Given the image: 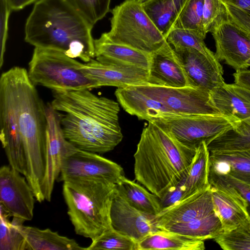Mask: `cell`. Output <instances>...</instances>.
Instances as JSON below:
<instances>
[{
    "label": "cell",
    "instance_id": "6da1fadb",
    "mask_svg": "<svg viewBox=\"0 0 250 250\" xmlns=\"http://www.w3.org/2000/svg\"><path fill=\"white\" fill-rule=\"evenodd\" d=\"M0 127V140L9 165L25 175L36 200L42 202L45 106L25 68L13 67L1 75Z\"/></svg>",
    "mask_w": 250,
    "mask_h": 250
},
{
    "label": "cell",
    "instance_id": "7a4b0ae2",
    "mask_svg": "<svg viewBox=\"0 0 250 250\" xmlns=\"http://www.w3.org/2000/svg\"><path fill=\"white\" fill-rule=\"evenodd\" d=\"M52 92L50 104L59 113L65 138L75 147L104 153L121 142L118 102L88 89Z\"/></svg>",
    "mask_w": 250,
    "mask_h": 250
},
{
    "label": "cell",
    "instance_id": "3957f363",
    "mask_svg": "<svg viewBox=\"0 0 250 250\" xmlns=\"http://www.w3.org/2000/svg\"><path fill=\"white\" fill-rule=\"evenodd\" d=\"M93 26L67 0H39L26 20L24 40L87 62L95 57Z\"/></svg>",
    "mask_w": 250,
    "mask_h": 250
},
{
    "label": "cell",
    "instance_id": "277c9868",
    "mask_svg": "<svg viewBox=\"0 0 250 250\" xmlns=\"http://www.w3.org/2000/svg\"><path fill=\"white\" fill-rule=\"evenodd\" d=\"M195 151L169 131L148 122L134 154L135 180L160 198L186 176Z\"/></svg>",
    "mask_w": 250,
    "mask_h": 250
},
{
    "label": "cell",
    "instance_id": "5b68a950",
    "mask_svg": "<svg viewBox=\"0 0 250 250\" xmlns=\"http://www.w3.org/2000/svg\"><path fill=\"white\" fill-rule=\"evenodd\" d=\"M115 94L126 112L148 122L180 116L220 114L210 104L209 93L197 87L147 83L118 88Z\"/></svg>",
    "mask_w": 250,
    "mask_h": 250
},
{
    "label": "cell",
    "instance_id": "8992f818",
    "mask_svg": "<svg viewBox=\"0 0 250 250\" xmlns=\"http://www.w3.org/2000/svg\"><path fill=\"white\" fill-rule=\"evenodd\" d=\"M63 182L67 214L77 234L93 241L111 228L110 208L116 184L87 179Z\"/></svg>",
    "mask_w": 250,
    "mask_h": 250
},
{
    "label": "cell",
    "instance_id": "52a82bcc",
    "mask_svg": "<svg viewBox=\"0 0 250 250\" xmlns=\"http://www.w3.org/2000/svg\"><path fill=\"white\" fill-rule=\"evenodd\" d=\"M83 65L62 52L35 47L27 72L35 85L43 86L52 91L97 88L82 71Z\"/></svg>",
    "mask_w": 250,
    "mask_h": 250
},
{
    "label": "cell",
    "instance_id": "ba28073f",
    "mask_svg": "<svg viewBox=\"0 0 250 250\" xmlns=\"http://www.w3.org/2000/svg\"><path fill=\"white\" fill-rule=\"evenodd\" d=\"M111 14L110 29L104 33L114 42L151 54L167 41L138 0H125Z\"/></svg>",
    "mask_w": 250,
    "mask_h": 250
},
{
    "label": "cell",
    "instance_id": "9c48e42d",
    "mask_svg": "<svg viewBox=\"0 0 250 250\" xmlns=\"http://www.w3.org/2000/svg\"><path fill=\"white\" fill-rule=\"evenodd\" d=\"M152 122L170 132L183 144L194 148L203 142L207 144L234 123L221 114L180 116Z\"/></svg>",
    "mask_w": 250,
    "mask_h": 250
},
{
    "label": "cell",
    "instance_id": "30bf717a",
    "mask_svg": "<svg viewBox=\"0 0 250 250\" xmlns=\"http://www.w3.org/2000/svg\"><path fill=\"white\" fill-rule=\"evenodd\" d=\"M124 176L120 165L75 146L64 158L58 180H97L117 184Z\"/></svg>",
    "mask_w": 250,
    "mask_h": 250
},
{
    "label": "cell",
    "instance_id": "8fae6325",
    "mask_svg": "<svg viewBox=\"0 0 250 250\" xmlns=\"http://www.w3.org/2000/svg\"><path fill=\"white\" fill-rule=\"evenodd\" d=\"M47 129L45 167L41 189L45 200L51 199L55 182L58 180L63 161L75 147L66 140L62 132L59 113L48 104L45 106Z\"/></svg>",
    "mask_w": 250,
    "mask_h": 250
},
{
    "label": "cell",
    "instance_id": "7c38bea8",
    "mask_svg": "<svg viewBox=\"0 0 250 250\" xmlns=\"http://www.w3.org/2000/svg\"><path fill=\"white\" fill-rule=\"evenodd\" d=\"M215 42V56L235 71L247 69L250 59V40L228 18L226 11L210 29Z\"/></svg>",
    "mask_w": 250,
    "mask_h": 250
},
{
    "label": "cell",
    "instance_id": "4fadbf2b",
    "mask_svg": "<svg viewBox=\"0 0 250 250\" xmlns=\"http://www.w3.org/2000/svg\"><path fill=\"white\" fill-rule=\"evenodd\" d=\"M36 198L25 177L11 167L0 168V203L10 216L31 220Z\"/></svg>",
    "mask_w": 250,
    "mask_h": 250
},
{
    "label": "cell",
    "instance_id": "5bb4252c",
    "mask_svg": "<svg viewBox=\"0 0 250 250\" xmlns=\"http://www.w3.org/2000/svg\"><path fill=\"white\" fill-rule=\"evenodd\" d=\"M209 182L214 210L223 232L230 230L249 216L247 202L235 188L211 171Z\"/></svg>",
    "mask_w": 250,
    "mask_h": 250
},
{
    "label": "cell",
    "instance_id": "9a60e30c",
    "mask_svg": "<svg viewBox=\"0 0 250 250\" xmlns=\"http://www.w3.org/2000/svg\"><path fill=\"white\" fill-rule=\"evenodd\" d=\"M111 227L137 243L158 228L156 215L142 212L132 206L116 188L111 208Z\"/></svg>",
    "mask_w": 250,
    "mask_h": 250
},
{
    "label": "cell",
    "instance_id": "2e32d148",
    "mask_svg": "<svg viewBox=\"0 0 250 250\" xmlns=\"http://www.w3.org/2000/svg\"><path fill=\"white\" fill-rule=\"evenodd\" d=\"M81 70L97 88L104 86L125 88L148 83V70L134 66L104 63L92 59L83 63Z\"/></svg>",
    "mask_w": 250,
    "mask_h": 250
},
{
    "label": "cell",
    "instance_id": "e0dca14e",
    "mask_svg": "<svg viewBox=\"0 0 250 250\" xmlns=\"http://www.w3.org/2000/svg\"><path fill=\"white\" fill-rule=\"evenodd\" d=\"M174 50L193 87L209 93L225 83L219 62L212 61L193 48L181 47Z\"/></svg>",
    "mask_w": 250,
    "mask_h": 250
},
{
    "label": "cell",
    "instance_id": "ac0fdd59",
    "mask_svg": "<svg viewBox=\"0 0 250 250\" xmlns=\"http://www.w3.org/2000/svg\"><path fill=\"white\" fill-rule=\"evenodd\" d=\"M148 75V83L151 84L173 87H193L175 50L167 41L151 54Z\"/></svg>",
    "mask_w": 250,
    "mask_h": 250
},
{
    "label": "cell",
    "instance_id": "d6986e66",
    "mask_svg": "<svg viewBox=\"0 0 250 250\" xmlns=\"http://www.w3.org/2000/svg\"><path fill=\"white\" fill-rule=\"evenodd\" d=\"M214 211L210 186L205 190L162 209L156 215V225L158 229H162L176 224L205 216Z\"/></svg>",
    "mask_w": 250,
    "mask_h": 250
},
{
    "label": "cell",
    "instance_id": "ffe728a7",
    "mask_svg": "<svg viewBox=\"0 0 250 250\" xmlns=\"http://www.w3.org/2000/svg\"><path fill=\"white\" fill-rule=\"evenodd\" d=\"M209 98L219 114L234 122L250 118V88L224 83L209 93Z\"/></svg>",
    "mask_w": 250,
    "mask_h": 250
},
{
    "label": "cell",
    "instance_id": "44dd1931",
    "mask_svg": "<svg viewBox=\"0 0 250 250\" xmlns=\"http://www.w3.org/2000/svg\"><path fill=\"white\" fill-rule=\"evenodd\" d=\"M95 57L102 62L131 65L149 70L151 54L114 42L103 33L94 39Z\"/></svg>",
    "mask_w": 250,
    "mask_h": 250
},
{
    "label": "cell",
    "instance_id": "7402d4cb",
    "mask_svg": "<svg viewBox=\"0 0 250 250\" xmlns=\"http://www.w3.org/2000/svg\"><path fill=\"white\" fill-rule=\"evenodd\" d=\"M22 233L25 241L24 250H86L74 239L49 229L23 226Z\"/></svg>",
    "mask_w": 250,
    "mask_h": 250
},
{
    "label": "cell",
    "instance_id": "603a6c76",
    "mask_svg": "<svg viewBox=\"0 0 250 250\" xmlns=\"http://www.w3.org/2000/svg\"><path fill=\"white\" fill-rule=\"evenodd\" d=\"M188 1L146 0L141 3L146 14L166 38Z\"/></svg>",
    "mask_w": 250,
    "mask_h": 250
},
{
    "label": "cell",
    "instance_id": "cb8c5ba5",
    "mask_svg": "<svg viewBox=\"0 0 250 250\" xmlns=\"http://www.w3.org/2000/svg\"><path fill=\"white\" fill-rule=\"evenodd\" d=\"M204 241L188 238L167 230L152 232L138 243L137 250H204Z\"/></svg>",
    "mask_w": 250,
    "mask_h": 250
},
{
    "label": "cell",
    "instance_id": "d4e9b609",
    "mask_svg": "<svg viewBox=\"0 0 250 250\" xmlns=\"http://www.w3.org/2000/svg\"><path fill=\"white\" fill-rule=\"evenodd\" d=\"M207 145L210 152L250 150V118L234 122Z\"/></svg>",
    "mask_w": 250,
    "mask_h": 250
},
{
    "label": "cell",
    "instance_id": "484cf974",
    "mask_svg": "<svg viewBox=\"0 0 250 250\" xmlns=\"http://www.w3.org/2000/svg\"><path fill=\"white\" fill-rule=\"evenodd\" d=\"M162 230L202 241L214 239L223 232L221 221L215 211L189 222L171 225Z\"/></svg>",
    "mask_w": 250,
    "mask_h": 250
},
{
    "label": "cell",
    "instance_id": "4316f807",
    "mask_svg": "<svg viewBox=\"0 0 250 250\" xmlns=\"http://www.w3.org/2000/svg\"><path fill=\"white\" fill-rule=\"evenodd\" d=\"M209 157L207 144L203 142L196 148L189 171L185 178L184 199L210 187Z\"/></svg>",
    "mask_w": 250,
    "mask_h": 250
},
{
    "label": "cell",
    "instance_id": "83f0119b",
    "mask_svg": "<svg viewBox=\"0 0 250 250\" xmlns=\"http://www.w3.org/2000/svg\"><path fill=\"white\" fill-rule=\"evenodd\" d=\"M116 188L132 206L142 212L157 215L162 209L157 195L125 176L116 184Z\"/></svg>",
    "mask_w": 250,
    "mask_h": 250
},
{
    "label": "cell",
    "instance_id": "f1b7e54d",
    "mask_svg": "<svg viewBox=\"0 0 250 250\" xmlns=\"http://www.w3.org/2000/svg\"><path fill=\"white\" fill-rule=\"evenodd\" d=\"M0 250H24L25 238L22 233L24 220L13 217L0 207Z\"/></svg>",
    "mask_w": 250,
    "mask_h": 250
},
{
    "label": "cell",
    "instance_id": "f546056e",
    "mask_svg": "<svg viewBox=\"0 0 250 250\" xmlns=\"http://www.w3.org/2000/svg\"><path fill=\"white\" fill-rule=\"evenodd\" d=\"M206 36L194 30L173 28L166 37L167 41L174 48L188 47L195 49L214 62H219L215 54L206 45Z\"/></svg>",
    "mask_w": 250,
    "mask_h": 250
},
{
    "label": "cell",
    "instance_id": "4dcf8cb0",
    "mask_svg": "<svg viewBox=\"0 0 250 250\" xmlns=\"http://www.w3.org/2000/svg\"><path fill=\"white\" fill-rule=\"evenodd\" d=\"M224 250H250V216L233 229L214 239Z\"/></svg>",
    "mask_w": 250,
    "mask_h": 250
},
{
    "label": "cell",
    "instance_id": "1f68e13d",
    "mask_svg": "<svg viewBox=\"0 0 250 250\" xmlns=\"http://www.w3.org/2000/svg\"><path fill=\"white\" fill-rule=\"evenodd\" d=\"M216 158L228 162L230 175L250 185V150L210 152Z\"/></svg>",
    "mask_w": 250,
    "mask_h": 250
},
{
    "label": "cell",
    "instance_id": "d6a6232c",
    "mask_svg": "<svg viewBox=\"0 0 250 250\" xmlns=\"http://www.w3.org/2000/svg\"><path fill=\"white\" fill-rule=\"evenodd\" d=\"M138 243L114 229L112 227L104 231L86 250H137Z\"/></svg>",
    "mask_w": 250,
    "mask_h": 250
},
{
    "label": "cell",
    "instance_id": "836d02e7",
    "mask_svg": "<svg viewBox=\"0 0 250 250\" xmlns=\"http://www.w3.org/2000/svg\"><path fill=\"white\" fill-rule=\"evenodd\" d=\"M204 0H188L173 28L188 29L206 34L203 29Z\"/></svg>",
    "mask_w": 250,
    "mask_h": 250
},
{
    "label": "cell",
    "instance_id": "e575fe53",
    "mask_svg": "<svg viewBox=\"0 0 250 250\" xmlns=\"http://www.w3.org/2000/svg\"><path fill=\"white\" fill-rule=\"evenodd\" d=\"M67 0L93 25L109 12L111 1V0Z\"/></svg>",
    "mask_w": 250,
    "mask_h": 250
},
{
    "label": "cell",
    "instance_id": "d590c367",
    "mask_svg": "<svg viewBox=\"0 0 250 250\" xmlns=\"http://www.w3.org/2000/svg\"><path fill=\"white\" fill-rule=\"evenodd\" d=\"M225 12L224 5L219 0H204L202 25L206 35L214 22Z\"/></svg>",
    "mask_w": 250,
    "mask_h": 250
},
{
    "label": "cell",
    "instance_id": "8d00e7d4",
    "mask_svg": "<svg viewBox=\"0 0 250 250\" xmlns=\"http://www.w3.org/2000/svg\"><path fill=\"white\" fill-rule=\"evenodd\" d=\"M0 67L4 62V55L8 37V20L12 11L7 0H0Z\"/></svg>",
    "mask_w": 250,
    "mask_h": 250
},
{
    "label": "cell",
    "instance_id": "74e56055",
    "mask_svg": "<svg viewBox=\"0 0 250 250\" xmlns=\"http://www.w3.org/2000/svg\"><path fill=\"white\" fill-rule=\"evenodd\" d=\"M224 5L229 20L250 40V16L234 7Z\"/></svg>",
    "mask_w": 250,
    "mask_h": 250
},
{
    "label": "cell",
    "instance_id": "f35d334b",
    "mask_svg": "<svg viewBox=\"0 0 250 250\" xmlns=\"http://www.w3.org/2000/svg\"><path fill=\"white\" fill-rule=\"evenodd\" d=\"M185 178L176 185L168 189L159 198L162 209L168 208L184 199L185 191Z\"/></svg>",
    "mask_w": 250,
    "mask_h": 250
},
{
    "label": "cell",
    "instance_id": "ab89813d",
    "mask_svg": "<svg viewBox=\"0 0 250 250\" xmlns=\"http://www.w3.org/2000/svg\"><path fill=\"white\" fill-rule=\"evenodd\" d=\"M219 176L226 182L232 185L241 193L247 202L248 211L249 216H250V185L230 175Z\"/></svg>",
    "mask_w": 250,
    "mask_h": 250
},
{
    "label": "cell",
    "instance_id": "60d3db41",
    "mask_svg": "<svg viewBox=\"0 0 250 250\" xmlns=\"http://www.w3.org/2000/svg\"><path fill=\"white\" fill-rule=\"evenodd\" d=\"M233 75L235 83L250 88V70H237Z\"/></svg>",
    "mask_w": 250,
    "mask_h": 250
},
{
    "label": "cell",
    "instance_id": "b9f144b4",
    "mask_svg": "<svg viewBox=\"0 0 250 250\" xmlns=\"http://www.w3.org/2000/svg\"><path fill=\"white\" fill-rule=\"evenodd\" d=\"M223 4L234 7L250 16V0H219Z\"/></svg>",
    "mask_w": 250,
    "mask_h": 250
},
{
    "label": "cell",
    "instance_id": "7bdbcfd3",
    "mask_svg": "<svg viewBox=\"0 0 250 250\" xmlns=\"http://www.w3.org/2000/svg\"><path fill=\"white\" fill-rule=\"evenodd\" d=\"M12 11H18L39 0H7Z\"/></svg>",
    "mask_w": 250,
    "mask_h": 250
},
{
    "label": "cell",
    "instance_id": "ee69618b",
    "mask_svg": "<svg viewBox=\"0 0 250 250\" xmlns=\"http://www.w3.org/2000/svg\"><path fill=\"white\" fill-rule=\"evenodd\" d=\"M248 66L249 67H250V59L249 60V61L248 62Z\"/></svg>",
    "mask_w": 250,
    "mask_h": 250
},
{
    "label": "cell",
    "instance_id": "f6af8a7d",
    "mask_svg": "<svg viewBox=\"0 0 250 250\" xmlns=\"http://www.w3.org/2000/svg\"><path fill=\"white\" fill-rule=\"evenodd\" d=\"M140 2H142L143 1L146 0H138Z\"/></svg>",
    "mask_w": 250,
    "mask_h": 250
}]
</instances>
